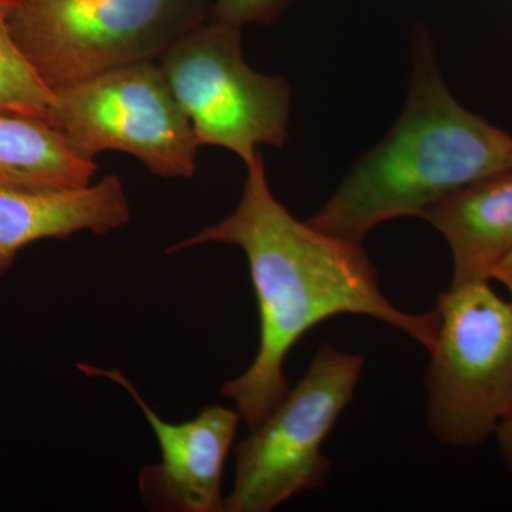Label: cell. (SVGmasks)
I'll return each instance as SVG.
<instances>
[{"label":"cell","mask_w":512,"mask_h":512,"mask_svg":"<svg viewBox=\"0 0 512 512\" xmlns=\"http://www.w3.org/2000/svg\"><path fill=\"white\" fill-rule=\"evenodd\" d=\"M247 170L237 210L165 252L224 244L242 249L247 256L258 302V352L242 375L225 382L221 394L234 402L251 430L274 412L291 389L285 376L289 352L326 319L369 316L429 352L437 315L396 308L384 296L376 266L362 242L333 237L296 220L272 194L261 154Z\"/></svg>","instance_id":"obj_1"},{"label":"cell","mask_w":512,"mask_h":512,"mask_svg":"<svg viewBox=\"0 0 512 512\" xmlns=\"http://www.w3.org/2000/svg\"><path fill=\"white\" fill-rule=\"evenodd\" d=\"M507 168H512V137L454 99L429 33L419 28L409 97L399 120L352 165L308 222L333 237L362 242L377 225L420 217L451 192Z\"/></svg>","instance_id":"obj_2"},{"label":"cell","mask_w":512,"mask_h":512,"mask_svg":"<svg viewBox=\"0 0 512 512\" xmlns=\"http://www.w3.org/2000/svg\"><path fill=\"white\" fill-rule=\"evenodd\" d=\"M210 0H16L12 35L52 92L158 60L211 19Z\"/></svg>","instance_id":"obj_3"},{"label":"cell","mask_w":512,"mask_h":512,"mask_svg":"<svg viewBox=\"0 0 512 512\" xmlns=\"http://www.w3.org/2000/svg\"><path fill=\"white\" fill-rule=\"evenodd\" d=\"M490 282L451 284L434 309L427 424L446 446H481L512 412V302Z\"/></svg>","instance_id":"obj_4"},{"label":"cell","mask_w":512,"mask_h":512,"mask_svg":"<svg viewBox=\"0 0 512 512\" xmlns=\"http://www.w3.org/2000/svg\"><path fill=\"white\" fill-rule=\"evenodd\" d=\"M365 357L323 345L274 412L235 447L228 512H268L316 490L330 474L326 437L355 396Z\"/></svg>","instance_id":"obj_5"},{"label":"cell","mask_w":512,"mask_h":512,"mask_svg":"<svg viewBox=\"0 0 512 512\" xmlns=\"http://www.w3.org/2000/svg\"><path fill=\"white\" fill-rule=\"evenodd\" d=\"M168 86L200 146L227 148L245 165L259 146L284 147L291 87L245 62L241 28L211 19L191 29L160 57Z\"/></svg>","instance_id":"obj_6"},{"label":"cell","mask_w":512,"mask_h":512,"mask_svg":"<svg viewBox=\"0 0 512 512\" xmlns=\"http://www.w3.org/2000/svg\"><path fill=\"white\" fill-rule=\"evenodd\" d=\"M49 123L87 161L120 151L158 177L191 178L197 170L200 144L157 60L56 90Z\"/></svg>","instance_id":"obj_7"},{"label":"cell","mask_w":512,"mask_h":512,"mask_svg":"<svg viewBox=\"0 0 512 512\" xmlns=\"http://www.w3.org/2000/svg\"><path fill=\"white\" fill-rule=\"evenodd\" d=\"M89 377H104L119 384L133 397L156 434L160 464L141 471L138 487L148 507L173 512L225 511L222 471L237 436L238 412L212 404L195 419L168 423L143 399L120 370L77 365Z\"/></svg>","instance_id":"obj_8"},{"label":"cell","mask_w":512,"mask_h":512,"mask_svg":"<svg viewBox=\"0 0 512 512\" xmlns=\"http://www.w3.org/2000/svg\"><path fill=\"white\" fill-rule=\"evenodd\" d=\"M131 212L116 174L97 184L64 190L0 188V276L19 252L42 239H64L79 232L107 234L124 227Z\"/></svg>","instance_id":"obj_9"},{"label":"cell","mask_w":512,"mask_h":512,"mask_svg":"<svg viewBox=\"0 0 512 512\" xmlns=\"http://www.w3.org/2000/svg\"><path fill=\"white\" fill-rule=\"evenodd\" d=\"M446 239L453 256L451 284L488 279L512 249V168L451 192L421 212Z\"/></svg>","instance_id":"obj_10"},{"label":"cell","mask_w":512,"mask_h":512,"mask_svg":"<svg viewBox=\"0 0 512 512\" xmlns=\"http://www.w3.org/2000/svg\"><path fill=\"white\" fill-rule=\"evenodd\" d=\"M96 170L94 161L77 156L47 121L0 114V188L86 187Z\"/></svg>","instance_id":"obj_11"},{"label":"cell","mask_w":512,"mask_h":512,"mask_svg":"<svg viewBox=\"0 0 512 512\" xmlns=\"http://www.w3.org/2000/svg\"><path fill=\"white\" fill-rule=\"evenodd\" d=\"M16 0H0V114L49 123L53 92L19 49L10 30Z\"/></svg>","instance_id":"obj_12"},{"label":"cell","mask_w":512,"mask_h":512,"mask_svg":"<svg viewBox=\"0 0 512 512\" xmlns=\"http://www.w3.org/2000/svg\"><path fill=\"white\" fill-rule=\"evenodd\" d=\"M295 0H214L211 19L244 28L249 23H271Z\"/></svg>","instance_id":"obj_13"},{"label":"cell","mask_w":512,"mask_h":512,"mask_svg":"<svg viewBox=\"0 0 512 512\" xmlns=\"http://www.w3.org/2000/svg\"><path fill=\"white\" fill-rule=\"evenodd\" d=\"M498 450L503 458L505 467L512 473V412L500 424L494 433Z\"/></svg>","instance_id":"obj_14"},{"label":"cell","mask_w":512,"mask_h":512,"mask_svg":"<svg viewBox=\"0 0 512 512\" xmlns=\"http://www.w3.org/2000/svg\"><path fill=\"white\" fill-rule=\"evenodd\" d=\"M490 281H497L498 284L503 285L512 302V249L494 266L490 274Z\"/></svg>","instance_id":"obj_15"}]
</instances>
